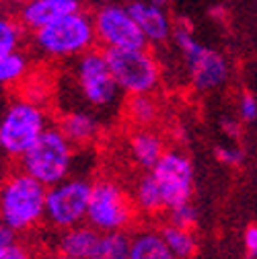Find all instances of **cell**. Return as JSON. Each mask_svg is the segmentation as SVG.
<instances>
[{"label":"cell","mask_w":257,"mask_h":259,"mask_svg":"<svg viewBox=\"0 0 257 259\" xmlns=\"http://www.w3.org/2000/svg\"><path fill=\"white\" fill-rule=\"evenodd\" d=\"M74 84L80 99L93 109H107L119 99V84L109 68L105 52L89 50L74 62Z\"/></svg>","instance_id":"obj_8"},{"label":"cell","mask_w":257,"mask_h":259,"mask_svg":"<svg viewBox=\"0 0 257 259\" xmlns=\"http://www.w3.org/2000/svg\"><path fill=\"white\" fill-rule=\"evenodd\" d=\"M25 27L19 19L13 17H5L3 23H0V56H7L11 52H17L21 48L23 41V33Z\"/></svg>","instance_id":"obj_23"},{"label":"cell","mask_w":257,"mask_h":259,"mask_svg":"<svg viewBox=\"0 0 257 259\" xmlns=\"http://www.w3.org/2000/svg\"><path fill=\"white\" fill-rule=\"evenodd\" d=\"M17 237H19L17 231H13L11 226L3 224V229H0V249H3V247H9V245H13V243H17V241H19Z\"/></svg>","instance_id":"obj_29"},{"label":"cell","mask_w":257,"mask_h":259,"mask_svg":"<svg viewBox=\"0 0 257 259\" xmlns=\"http://www.w3.org/2000/svg\"><path fill=\"white\" fill-rule=\"evenodd\" d=\"M150 173L160 185L167 210L191 200V193H194V165H191L189 156H185L183 152L167 150Z\"/></svg>","instance_id":"obj_11"},{"label":"cell","mask_w":257,"mask_h":259,"mask_svg":"<svg viewBox=\"0 0 257 259\" xmlns=\"http://www.w3.org/2000/svg\"><path fill=\"white\" fill-rule=\"evenodd\" d=\"M216 156H218L220 163L237 167V165H241V160H243V150H239L235 146H218L216 148Z\"/></svg>","instance_id":"obj_27"},{"label":"cell","mask_w":257,"mask_h":259,"mask_svg":"<svg viewBox=\"0 0 257 259\" xmlns=\"http://www.w3.org/2000/svg\"><path fill=\"white\" fill-rule=\"evenodd\" d=\"M80 0H27L19 7L17 19L27 31H37L70 13L80 11Z\"/></svg>","instance_id":"obj_12"},{"label":"cell","mask_w":257,"mask_h":259,"mask_svg":"<svg viewBox=\"0 0 257 259\" xmlns=\"http://www.w3.org/2000/svg\"><path fill=\"white\" fill-rule=\"evenodd\" d=\"M27 70H29V58L21 50L0 56V82L3 84L7 87L17 84L27 76Z\"/></svg>","instance_id":"obj_22"},{"label":"cell","mask_w":257,"mask_h":259,"mask_svg":"<svg viewBox=\"0 0 257 259\" xmlns=\"http://www.w3.org/2000/svg\"><path fill=\"white\" fill-rule=\"evenodd\" d=\"M165 243L169 245V249L179 257V259H194L198 253V239L194 235V229H183V226H175V224H165L160 229Z\"/></svg>","instance_id":"obj_19"},{"label":"cell","mask_w":257,"mask_h":259,"mask_svg":"<svg viewBox=\"0 0 257 259\" xmlns=\"http://www.w3.org/2000/svg\"><path fill=\"white\" fill-rule=\"evenodd\" d=\"M109 68L125 95L152 93L160 80V68L154 54L146 48H109L103 50Z\"/></svg>","instance_id":"obj_7"},{"label":"cell","mask_w":257,"mask_h":259,"mask_svg":"<svg viewBox=\"0 0 257 259\" xmlns=\"http://www.w3.org/2000/svg\"><path fill=\"white\" fill-rule=\"evenodd\" d=\"M41 259H80V257H74V255H68V253H62V251H52V253H46Z\"/></svg>","instance_id":"obj_30"},{"label":"cell","mask_w":257,"mask_h":259,"mask_svg":"<svg viewBox=\"0 0 257 259\" xmlns=\"http://www.w3.org/2000/svg\"><path fill=\"white\" fill-rule=\"evenodd\" d=\"M97 44L103 50L109 48H146L148 39L138 27L127 7L105 5L93 15Z\"/></svg>","instance_id":"obj_10"},{"label":"cell","mask_w":257,"mask_h":259,"mask_svg":"<svg viewBox=\"0 0 257 259\" xmlns=\"http://www.w3.org/2000/svg\"><path fill=\"white\" fill-rule=\"evenodd\" d=\"M247 259H253V257H247Z\"/></svg>","instance_id":"obj_34"},{"label":"cell","mask_w":257,"mask_h":259,"mask_svg":"<svg viewBox=\"0 0 257 259\" xmlns=\"http://www.w3.org/2000/svg\"><path fill=\"white\" fill-rule=\"evenodd\" d=\"M46 198L48 185L25 173L21 167L7 175L0 191V214L3 224L13 231L29 233L46 222Z\"/></svg>","instance_id":"obj_1"},{"label":"cell","mask_w":257,"mask_h":259,"mask_svg":"<svg viewBox=\"0 0 257 259\" xmlns=\"http://www.w3.org/2000/svg\"><path fill=\"white\" fill-rule=\"evenodd\" d=\"M173 39L179 46L183 58L189 82L194 84L196 91H212L220 84L227 82L229 78V62L222 54L216 50L204 48L196 37L194 31L187 25L177 23L173 27Z\"/></svg>","instance_id":"obj_6"},{"label":"cell","mask_w":257,"mask_h":259,"mask_svg":"<svg viewBox=\"0 0 257 259\" xmlns=\"http://www.w3.org/2000/svg\"><path fill=\"white\" fill-rule=\"evenodd\" d=\"M99 239H101V233L89 222H84V224H76V226H70V229L60 231L56 239V249L80 259H93Z\"/></svg>","instance_id":"obj_14"},{"label":"cell","mask_w":257,"mask_h":259,"mask_svg":"<svg viewBox=\"0 0 257 259\" xmlns=\"http://www.w3.org/2000/svg\"><path fill=\"white\" fill-rule=\"evenodd\" d=\"M132 198L138 208V214H142V216H158L160 212L167 210L165 196L152 173H146L136 181Z\"/></svg>","instance_id":"obj_17"},{"label":"cell","mask_w":257,"mask_h":259,"mask_svg":"<svg viewBox=\"0 0 257 259\" xmlns=\"http://www.w3.org/2000/svg\"><path fill=\"white\" fill-rule=\"evenodd\" d=\"M0 259H35V255H33V251H31L29 245L17 241L9 247L0 249Z\"/></svg>","instance_id":"obj_25"},{"label":"cell","mask_w":257,"mask_h":259,"mask_svg":"<svg viewBox=\"0 0 257 259\" xmlns=\"http://www.w3.org/2000/svg\"><path fill=\"white\" fill-rule=\"evenodd\" d=\"M150 3L156 5V7H163V9H165V7L169 5V0H150Z\"/></svg>","instance_id":"obj_32"},{"label":"cell","mask_w":257,"mask_h":259,"mask_svg":"<svg viewBox=\"0 0 257 259\" xmlns=\"http://www.w3.org/2000/svg\"><path fill=\"white\" fill-rule=\"evenodd\" d=\"M243 245L247 251V257L257 259V224H249L243 233Z\"/></svg>","instance_id":"obj_28"},{"label":"cell","mask_w":257,"mask_h":259,"mask_svg":"<svg viewBox=\"0 0 257 259\" xmlns=\"http://www.w3.org/2000/svg\"><path fill=\"white\" fill-rule=\"evenodd\" d=\"M72 163H74V144L64 136L60 127H52V125L19 158V167L48 187L70 177Z\"/></svg>","instance_id":"obj_3"},{"label":"cell","mask_w":257,"mask_h":259,"mask_svg":"<svg viewBox=\"0 0 257 259\" xmlns=\"http://www.w3.org/2000/svg\"><path fill=\"white\" fill-rule=\"evenodd\" d=\"M239 117L243 121L257 119V99H255L251 93H243L239 97Z\"/></svg>","instance_id":"obj_26"},{"label":"cell","mask_w":257,"mask_h":259,"mask_svg":"<svg viewBox=\"0 0 257 259\" xmlns=\"http://www.w3.org/2000/svg\"><path fill=\"white\" fill-rule=\"evenodd\" d=\"M127 117H130L138 127H148L158 117V105L152 99L150 93L144 95H130L127 99Z\"/></svg>","instance_id":"obj_21"},{"label":"cell","mask_w":257,"mask_h":259,"mask_svg":"<svg viewBox=\"0 0 257 259\" xmlns=\"http://www.w3.org/2000/svg\"><path fill=\"white\" fill-rule=\"evenodd\" d=\"M130 259H179V257L169 249L160 231L144 229L132 235Z\"/></svg>","instance_id":"obj_18"},{"label":"cell","mask_w":257,"mask_h":259,"mask_svg":"<svg viewBox=\"0 0 257 259\" xmlns=\"http://www.w3.org/2000/svg\"><path fill=\"white\" fill-rule=\"evenodd\" d=\"M64 136H66L74 146H87L99 134V123L91 113L84 111H68L64 113L58 125Z\"/></svg>","instance_id":"obj_16"},{"label":"cell","mask_w":257,"mask_h":259,"mask_svg":"<svg viewBox=\"0 0 257 259\" xmlns=\"http://www.w3.org/2000/svg\"><path fill=\"white\" fill-rule=\"evenodd\" d=\"M130 251H132V235H127L125 231L101 233L93 259H130Z\"/></svg>","instance_id":"obj_20"},{"label":"cell","mask_w":257,"mask_h":259,"mask_svg":"<svg viewBox=\"0 0 257 259\" xmlns=\"http://www.w3.org/2000/svg\"><path fill=\"white\" fill-rule=\"evenodd\" d=\"M224 125V132H229L233 138H239V125L235 121H222Z\"/></svg>","instance_id":"obj_31"},{"label":"cell","mask_w":257,"mask_h":259,"mask_svg":"<svg viewBox=\"0 0 257 259\" xmlns=\"http://www.w3.org/2000/svg\"><path fill=\"white\" fill-rule=\"evenodd\" d=\"M97 44L93 15L82 9L33 31L35 50L52 60L78 58Z\"/></svg>","instance_id":"obj_2"},{"label":"cell","mask_w":257,"mask_h":259,"mask_svg":"<svg viewBox=\"0 0 257 259\" xmlns=\"http://www.w3.org/2000/svg\"><path fill=\"white\" fill-rule=\"evenodd\" d=\"M48 127V115L35 101H13L0 121V148L11 158H21Z\"/></svg>","instance_id":"obj_5"},{"label":"cell","mask_w":257,"mask_h":259,"mask_svg":"<svg viewBox=\"0 0 257 259\" xmlns=\"http://www.w3.org/2000/svg\"><path fill=\"white\" fill-rule=\"evenodd\" d=\"M93 183L82 177H66L48 187L46 198V224L56 231L87 222Z\"/></svg>","instance_id":"obj_9"},{"label":"cell","mask_w":257,"mask_h":259,"mask_svg":"<svg viewBox=\"0 0 257 259\" xmlns=\"http://www.w3.org/2000/svg\"><path fill=\"white\" fill-rule=\"evenodd\" d=\"M138 208L134 198L113 179H99L93 183L87 222L99 233L127 231L134 224Z\"/></svg>","instance_id":"obj_4"},{"label":"cell","mask_w":257,"mask_h":259,"mask_svg":"<svg viewBox=\"0 0 257 259\" xmlns=\"http://www.w3.org/2000/svg\"><path fill=\"white\" fill-rule=\"evenodd\" d=\"M127 11L136 19L148 44H165L173 35V23L163 7L152 5L150 0H134L127 5Z\"/></svg>","instance_id":"obj_13"},{"label":"cell","mask_w":257,"mask_h":259,"mask_svg":"<svg viewBox=\"0 0 257 259\" xmlns=\"http://www.w3.org/2000/svg\"><path fill=\"white\" fill-rule=\"evenodd\" d=\"M167 222L175 226H183V229H194L198 222V210L191 206V202L173 206L167 210Z\"/></svg>","instance_id":"obj_24"},{"label":"cell","mask_w":257,"mask_h":259,"mask_svg":"<svg viewBox=\"0 0 257 259\" xmlns=\"http://www.w3.org/2000/svg\"><path fill=\"white\" fill-rule=\"evenodd\" d=\"M127 148H130V156L134 160V165L144 169V171H152L154 165L167 152V144L160 138L156 132L146 127H140L130 136V142H127Z\"/></svg>","instance_id":"obj_15"},{"label":"cell","mask_w":257,"mask_h":259,"mask_svg":"<svg viewBox=\"0 0 257 259\" xmlns=\"http://www.w3.org/2000/svg\"><path fill=\"white\" fill-rule=\"evenodd\" d=\"M9 3H13V5H17V7H21V5H25L27 0H9Z\"/></svg>","instance_id":"obj_33"}]
</instances>
